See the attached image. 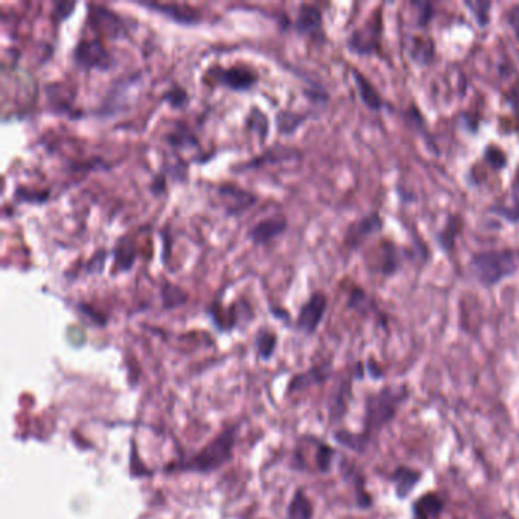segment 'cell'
Masks as SVG:
<instances>
[{"label":"cell","mask_w":519,"mask_h":519,"mask_svg":"<svg viewBox=\"0 0 519 519\" xmlns=\"http://www.w3.org/2000/svg\"><path fill=\"white\" fill-rule=\"evenodd\" d=\"M467 268L482 286H496L519 272V248L477 252L471 256Z\"/></svg>","instance_id":"obj_1"},{"label":"cell","mask_w":519,"mask_h":519,"mask_svg":"<svg viewBox=\"0 0 519 519\" xmlns=\"http://www.w3.org/2000/svg\"><path fill=\"white\" fill-rule=\"evenodd\" d=\"M408 397V388L405 385L385 387L375 395L367 397L366 402V434L378 433L381 428L393 421L401 407Z\"/></svg>","instance_id":"obj_2"},{"label":"cell","mask_w":519,"mask_h":519,"mask_svg":"<svg viewBox=\"0 0 519 519\" xmlns=\"http://www.w3.org/2000/svg\"><path fill=\"white\" fill-rule=\"evenodd\" d=\"M238 426H232L219 434L215 441L209 443L204 449L199 451L192 462H189L183 467L186 471L197 472H212L216 471L227 462H231L233 448L236 443Z\"/></svg>","instance_id":"obj_3"},{"label":"cell","mask_w":519,"mask_h":519,"mask_svg":"<svg viewBox=\"0 0 519 519\" xmlns=\"http://www.w3.org/2000/svg\"><path fill=\"white\" fill-rule=\"evenodd\" d=\"M381 38H383V13L381 9L368 17L367 22L355 29L347 40L349 51L356 55H378L381 57Z\"/></svg>","instance_id":"obj_4"},{"label":"cell","mask_w":519,"mask_h":519,"mask_svg":"<svg viewBox=\"0 0 519 519\" xmlns=\"http://www.w3.org/2000/svg\"><path fill=\"white\" fill-rule=\"evenodd\" d=\"M74 62L86 71H108L113 66V58L105 49L101 38H83L74 49Z\"/></svg>","instance_id":"obj_5"},{"label":"cell","mask_w":519,"mask_h":519,"mask_svg":"<svg viewBox=\"0 0 519 519\" xmlns=\"http://www.w3.org/2000/svg\"><path fill=\"white\" fill-rule=\"evenodd\" d=\"M207 75L212 76L216 83L232 88L235 92L248 90L257 81V75H255L250 69H247L244 66H233V67L215 66L212 69H209Z\"/></svg>","instance_id":"obj_6"},{"label":"cell","mask_w":519,"mask_h":519,"mask_svg":"<svg viewBox=\"0 0 519 519\" xmlns=\"http://www.w3.org/2000/svg\"><path fill=\"white\" fill-rule=\"evenodd\" d=\"M327 308V297L322 291H315L302 305L297 317V327L306 335H313L322 323Z\"/></svg>","instance_id":"obj_7"},{"label":"cell","mask_w":519,"mask_h":519,"mask_svg":"<svg viewBox=\"0 0 519 519\" xmlns=\"http://www.w3.org/2000/svg\"><path fill=\"white\" fill-rule=\"evenodd\" d=\"M383 227V218L379 216L378 212H372L359 218L358 221L347 227V232L344 235V245L351 248V250H356L359 245H363L367 238H371L373 233L381 232Z\"/></svg>","instance_id":"obj_8"},{"label":"cell","mask_w":519,"mask_h":519,"mask_svg":"<svg viewBox=\"0 0 519 519\" xmlns=\"http://www.w3.org/2000/svg\"><path fill=\"white\" fill-rule=\"evenodd\" d=\"M294 29L298 34L323 40V16L320 9L314 5L303 4L298 6V13L294 20Z\"/></svg>","instance_id":"obj_9"},{"label":"cell","mask_w":519,"mask_h":519,"mask_svg":"<svg viewBox=\"0 0 519 519\" xmlns=\"http://www.w3.org/2000/svg\"><path fill=\"white\" fill-rule=\"evenodd\" d=\"M375 261L372 264V269L378 274L393 276L402 265V256L399 253V248L388 241H379L378 248L373 252Z\"/></svg>","instance_id":"obj_10"},{"label":"cell","mask_w":519,"mask_h":519,"mask_svg":"<svg viewBox=\"0 0 519 519\" xmlns=\"http://www.w3.org/2000/svg\"><path fill=\"white\" fill-rule=\"evenodd\" d=\"M218 194L226 202V211L228 215H239L256 203V197L252 192H247L245 189L231 183L219 185Z\"/></svg>","instance_id":"obj_11"},{"label":"cell","mask_w":519,"mask_h":519,"mask_svg":"<svg viewBox=\"0 0 519 519\" xmlns=\"http://www.w3.org/2000/svg\"><path fill=\"white\" fill-rule=\"evenodd\" d=\"M286 226L288 223L284 215H273L256 223L250 231H248V238H250L255 244H267L276 236L282 235Z\"/></svg>","instance_id":"obj_12"},{"label":"cell","mask_w":519,"mask_h":519,"mask_svg":"<svg viewBox=\"0 0 519 519\" xmlns=\"http://www.w3.org/2000/svg\"><path fill=\"white\" fill-rule=\"evenodd\" d=\"M139 5H142L149 9H154V11H157L158 14H163L178 23L187 25V23H197L202 20V14H199V11L189 8L187 5L161 4V2H141Z\"/></svg>","instance_id":"obj_13"},{"label":"cell","mask_w":519,"mask_h":519,"mask_svg":"<svg viewBox=\"0 0 519 519\" xmlns=\"http://www.w3.org/2000/svg\"><path fill=\"white\" fill-rule=\"evenodd\" d=\"M407 52L414 63L424 66L430 64L436 57L434 40L424 35H410V38H408Z\"/></svg>","instance_id":"obj_14"},{"label":"cell","mask_w":519,"mask_h":519,"mask_svg":"<svg viewBox=\"0 0 519 519\" xmlns=\"http://www.w3.org/2000/svg\"><path fill=\"white\" fill-rule=\"evenodd\" d=\"M421 480H422L421 471H416V469L405 467V466L397 467L395 474L392 475L396 496L399 498V500H405V498L414 491V487Z\"/></svg>","instance_id":"obj_15"},{"label":"cell","mask_w":519,"mask_h":519,"mask_svg":"<svg viewBox=\"0 0 519 519\" xmlns=\"http://www.w3.org/2000/svg\"><path fill=\"white\" fill-rule=\"evenodd\" d=\"M352 76H354V81L356 84V90L359 93V98H361V101L364 103V105L367 108L373 110V112H379V110H383L385 103L383 101L381 95L378 93V90L373 87V84L368 81V79L361 72H358L356 69H352Z\"/></svg>","instance_id":"obj_16"},{"label":"cell","mask_w":519,"mask_h":519,"mask_svg":"<svg viewBox=\"0 0 519 519\" xmlns=\"http://www.w3.org/2000/svg\"><path fill=\"white\" fill-rule=\"evenodd\" d=\"M90 18L95 20V26H98L99 29H103V31H105L107 34L113 35V37L121 35L125 31L122 20L119 18L113 11H108L107 8H104L101 5L92 6V11H90Z\"/></svg>","instance_id":"obj_17"},{"label":"cell","mask_w":519,"mask_h":519,"mask_svg":"<svg viewBox=\"0 0 519 519\" xmlns=\"http://www.w3.org/2000/svg\"><path fill=\"white\" fill-rule=\"evenodd\" d=\"M443 507L441 496L428 492L413 504V519H436L443 512Z\"/></svg>","instance_id":"obj_18"},{"label":"cell","mask_w":519,"mask_h":519,"mask_svg":"<svg viewBox=\"0 0 519 519\" xmlns=\"http://www.w3.org/2000/svg\"><path fill=\"white\" fill-rule=\"evenodd\" d=\"M294 154H297V151L293 148H288L285 145H274L273 148L267 149L264 154L257 156V157L253 158V161L243 165L241 169L256 168V166H261L264 163H279V162H284V161H289V158H291Z\"/></svg>","instance_id":"obj_19"},{"label":"cell","mask_w":519,"mask_h":519,"mask_svg":"<svg viewBox=\"0 0 519 519\" xmlns=\"http://www.w3.org/2000/svg\"><path fill=\"white\" fill-rule=\"evenodd\" d=\"M463 228V219L460 215H449L445 226L442 227V231L437 233V243L441 245L445 252L453 250V247L455 244L457 236L460 235Z\"/></svg>","instance_id":"obj_20"},{"label":"cell","mask_w":519,"mask_h":519,"mask_svg":"<svg viewBox=\"0 0 519 519\" xmlns=\"http://www.w3.org/2000/svg\"><path fill=\"white\" fill-rule=\"evenodd\" d=\"M349 399H351V383H342L338 385L332 396L331 402H329V414H331V421L337 422L346 414Z\"/></svg>","instance_id":"obj_21"},{"label":"cell","mask_w":519,"mask_h":519,"mask_svg":"<svg viewBox=\"0 0 519 519\" xmlns=\"http://www.w3.org/2000/svg\"><path fill=\"white\" fill-rule=\"evenodd\" d=\"M113 255H115L116 267L119 269L128 272V269L133 267L134 259H136V247L132 239H129V236H124L119 239L113 248Z\"/></svg>","instance_id":"obj_22"},{"label":"cell","mask_w":519,"mask_h":519,"mask_svg":"<svg viewBox=\"0 0 519 519\" xmlns=\"http://www.w3.org/2000/svg\"><path fill=\"white\" fill-rule=\"evenodd\" d=\"M313 513L314 508L311 501L302 491H297L288 506V519H313Z\"/></svg>","instance_id":"obj_23"},{"label":"cell","mask_w":519,"mask_h":519,"mask_svg":"<svg viewBox=\"0 0 519 519\" xmlns=\"http://www.w3.org/2000/svg\"><path fill=\"white\" fill-rule=\"evenodd\" d=\"M161 297H162V303L165 309L178 308V306L185 305L187 301V294L183 291V289L169 282L162 284Z\"/></svg>","instance_id":"obj_24"},{"label":"cell","mask_w":519,"mask_h":519,"mask_svg":"<svg viewBox=\"0 0 519 519\" xmlns=\"http://www.w3.org/2000/svg\"><path fill=\"white\" fill-rule=\"evenodd\" d=\"M329 376V367L327 366H318L311 368V371L303 373V375H297L293 381H291V390H301L303 387H308L309 384L313 383H323L326 381Z\"/></svg>","instance_id":"obj_25"},{"label":"cell","mask_w":519,"mask_h":519,"mask_svg":"<svg viewBox=\"0 0 519 519\" xmlns=\"http://www.w3.org/2000/svg\"><path fill=\"white\" fill-rule=\"evenodd\" d=\"M512 204L508 206H494L491 211L496 215H500L501 218L507 219L508 223H519V182H515L513 189H512Z\"/></svg>","instance_id":"obj_26"},{"label":"cell","mask_w":519,"mask_h":519,"mask_svg":"<svg viewBox=\"0 0 519 519\" xmlns=\"http://www.w3.org/2000/svg\"><path fill=\"white\" fill-rule=\"evenodd\" d=\"M305 119H306L305 115H298L296 112H288V110H281V112L276 115L277 128H279V132L284 134L294 133L298 128V125H301Z\"/></svg>","instance_id":"obj_27"},{"label":"cell","mask_w":519,"mask_h":519,"mask_svg":"<svg viewBox=\"0 0 519 519\" xmlns=\"http://www.w3.org/2000/svg\"><path fill=\"white\" fill-rule=\"evenodd\" d=\"M335 441L343 446L352 449V451L363 453L368 446V434H352L347 431H340L335 434Z\"/></svg>","instance_id":"obj_28"},{"label":"cell","mask_w":519,"mask_h":519,"mask_svg":"<svg viewBox=\"0 0 519 519\" xmlns=\"http://www.w3.org/2000/svg\"><path fill=\"white\" fill-rule=\"evenodd\" d=\"M276 343L277 338L272 331H259L257 337H256V346H257V352L262 358H269L273 355L274 349H276Z\"/></svg>","instance_id":"obj_29"},{"label":"cell","mask_w":519,"mask_h":519,"mask_svg":"<svg viewBox=\"0 0 519 519\" xmlns=\"http://www.w3.org/2000/svg\"><path fill=\"white\" fill-rule=\"evenodd\" d=\"M465 6L472 13V16L475 17L477 23L480 28H486L489 20H491V11L492 4L491 2H465Z\"/></svg>","instance_id":"obj_30"},{"label":"cell","mask_w":519,"mask_h":519,"mask_svg":"<svg viewBox=\"0 0 519 519\" xmlns=\"http://www.w3.org/2000/svg\"><path fill=\"white\" fill-rule=\"evenodd\" d=\"M484 158L494 169H503L504 166H507V156L504 154L503 149L495 145H489L484 149Z\"/></svg>","instance_id":"obj_31"},{"label":"cell","mask_w":519,"mask_h":519,"mask_svg":"<svg viewBox=\"0 0 519 519\" xmlns=\"http://www.w3.org/2000/svg\"><path fill=\"white\" fill-rule=\"evenodd\" d=\"M332 455H334V449H331V448L326 446V445L318 446L317 466H318V469H320L322 472H327L329 469H331Z\"/></svg>","instance_id":"obj_32"},{"label":"cell","mask_w":519,"mask_h":519,"mask_svg":"<svg viewBox=\"0 0 519 519\" xmlns=\"http://www.w3.org/2000/svg\"><path fill=\"white\" fill-rule=\"evenodd\" d=\"M163 101H168L173 107H183L187 103V93L185 88L173 87L163 95Z\"/></svg>","instance_id":"obj_33"},{"label":"cell","mask_w":519,"mask_h":519,"mask_svg":"<svg viewBox=\"0 0 519 519\" xmlns=\"http://www.w3.org/2000/svg\"><path fill=\"white\" fill-rule=\"evenodd\" d=\"M504 17L507 20V25L512 28V31L515 33L516 38L519 40V5H513L508 8Z\"/></svg>","instance_id":"obj_34"},{"label":"cell","mask_w":519,"mask_h":519,"mask_svg":"<svg viewBox=\"0 0 519 519\" xmlns=\"http://www.w3.org/2000/svg\"><path fill=\"white\" fill-rule=\"evenodd\" d=\"M506 103L511 105L516 113H519V84H515L506 93Z\"/></svg>","instance_id":"obj_35"},{"label":"cell","mask_w":519,"mask_h":519,"mask_svg":"<svg viewBox=\"0 0 519 519\" xmlns=\"http://www.w3.org/2000/svg\"><path fill=\"white\" fill-rule=\"evenodd\" d=\"M413 5L417 6L419 9H421V11H419V20H417L419 26H425L428 22H430L431 17H433V5L428 4L425 11L422 9V4H413Z\"/></svg>","instance_id":"obj_36"},{"label":"cell","mask_w":519,"mask_h":519,"mask_svg":"<svg viewBox=\"0 0 519 519\" xmlns=\"http://www.w3.org/2000/svg\"><path fill=\"white\" fill-rule=\"evenodd\" d=\"M75 8V4L72 2H62V4H57V9H55V14L58 16V18H67L69 16H71V13L74 11Z\"/></svg>","instance_id":"obj_37"}]
</instances>
